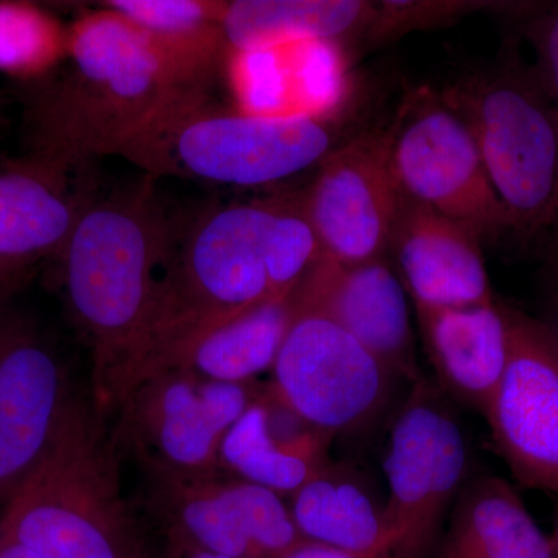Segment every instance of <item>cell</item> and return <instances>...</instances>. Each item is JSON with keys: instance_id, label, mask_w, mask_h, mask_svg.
I'll list each match as a JSON object with an SVG mask.
<instances>
[{"instance_id": "1", "label": "cell", "mask_w": 558, "mask_h": 558, "mask_svg": "<svg viewBox=\"0 0 558 558\" xmlns=\"http://www.w3.org/2000/svg\"><path fill=\"white\" fill-rule=\"evenodd\" d=\"M171 236L145 182L92 202L62 248L65 296L90 349V402L105 421L138 379Z\"/></svg>"}, {"instance_id": "2", "label": "cell", "mask_w": 558, "mask_h": 558, "mask_svg": "<svg viewBox=\"0 0 558 558\" xmlns=\"http://www.w3.org/2000/svg\"><path fill=\"white\" fill-rule=\"evenodd\" d=\"M68 65L31 105L32 153L72 165L117 156L157 113L207 92L182 75L116 11L101 7L69 25Z\"/></svg>"}, {"instance_id": "3", "label": "cell", "mask_w": 558, "mask_h": 558, "mask_svg": "<svg viewBox=\"0 0 558 558\" xmlns=\"http://www.w3.org/2000/svg\"><path fill=\"white\" fill-rule=\"evenodd\" d=\"M108 422L73 396L49 453L0 517L3 538L36 558L160 556L123 494Z\"/></svg>"}, {"instance_id": "4", "label": "cell", "mask_w": 558, "mask_h": 558, "mask_svg": "<svg viewBox=\"0 0 558 558\" xmlns=\"http://www.w3.org/2000/svg\"><path fill=\"white\" fill-rule=\"evenodd\" d=\"M275 208L270 201L209 209L171 236L137 380L178 365L205 332L274 296L266 240Z\"/></svg>"}, {"instance_id": "5", "label": "cell", "mask_w": 558, "mask_h": 558, "mask_svg": "<svg viewBox=\"0 0 558 558\" xmlns=\"http://www.w3.org/2000/svg\"><path fill=\"white\" fill-rule=\"evenodd\" d=\"M329 117L253 116L209 101L208 92L172 102L117 156L149 174L219 185L260 186L318 165L333 149Z\"/></svg>"}, {"instance_id": "6", "label": "cell", "mask_w": 558, "mask_h": 558, "mask_svg": "<svg viewBox=\"0 0 558 558\" xmlns=\"http://www.w3.org/2000/svg\"><path fill=\"white\" fill-rule=\"evenodd\" d=\"M508 57L459 80L442 98L468 123L510 233L527 245L558 226V112L534 65Z\"/></svg>"}, {"instance_id": "7", "label": "cell", "mask_w": 558, "mask_h": 558, "mask_svg": "<svg viewBox=\"0 0 558 558\" xmlns=\"http://www.w3.org/2000/svg\"><path fill=\"white\" fill-rule=\"evenodd\" d=\"M255 381L222 384L183 366L135 381L109 428L117 453L140 470L204 475L222 472L220 446L260 392Z\"/></svg>"}, {"instance_id": "8", "label": "cell", "mask_w": 558, "mask_h": 558, "mask_svg": "<svg viewBox=\"0 0 558 558\" xmlns=\"http://www.w3.org/2000/svg\"><path fill=\"white\" fill-rule=\"evenodd\" d=\"M143 501L171 558L197 549L231 558H282L306 542L281 495L222 472L140 470Z\"/></svg>"}, {"instance_id": "9", "label": "cell", "mask_w": 558, "mask_h": 558, "mask_svg": "<svg viewBox=\"0 0 558 558\" xmlns=\"http://www.w3.org/2000/svg\"><path fill=\"white\" fill-rule=\"evenodd\" d=\"M468 449L453 410L435 385L414 381L391 427L384 472L395 558H428L464 486Z\"/></svg>"}, {"instance_id": "10", "label": "cell", "mask_w": 558, "mask_h": 558, "mask_svg": "<svg viewBox=\"0 0 558 558\" xmlns=\"http://www.w3.org/2000/svg\"><path fill=\"white\" fill-rule=\"evenodd\" d=\"M391 160L407 199L464 223L483 241L512 231L478 143L442 95L421 89L403 102L395 121Z\"/></svg>"}, {"instance_id": "11", "label": "cell", "mask_w": 558, "mask_h": 558, "mask_svg": "<svg viewBox=\"0 0 558 558\" xmlns=\"http://www.w3.org/2000/svg\"><path fill=\"white\" fill-rule=\"evenodd\" d=\"M271 369L275 395L330 436L368 425L396 377L347 330L315 312H296Z\"/></svg>"}, {"instance_id": "12", "label": "cell", "mask_w": 558, "mask_h": 558, "mask_svg": "<svg viewBox=\"0 0 558 558\" xmlns=\"http://www.w3.org/2000/svg\"><path fill=\"white\" fill-rule=\"evenodd\" d=\"M395 123L369 131L330 150L301 207L322 245L341 264L388 256L389 238L402 201L392 171Z\"/></svg>"}, {"instance_id": "13", "label": "cell", "mask_w": 558, "mask_h": 558, "mask_svg": "<svg viewBox=\"0 0 558 558\" xmlns=\"http://www.w3.org/2000/svg\"><path fill=\"white\" fill-rule=\"evenodd\" d=\"M502 312L508 365L484 416L520 483L558 497V348L538 318Z\"/></svg>"}, {"instance_id": "14", "label": "cell", "mask_w": 558, "mask_h": 558, "mask_svg": "<svg viewBox=\"0 0 558 558\" xmlns=\"http://www.w3.org/2000/svg\"><path fill=\"white\" fill-rule=\"evenodd\" d=\"M73 395L53 348L31 322H0V501L35 472Z\"/></svg>"}, {"instance_id": "15", "label": "cell", "mask_w": 558, "mask_h": 558, "mask_svg": "<svg viewBox=\"0 0 558 558\" xmlns=\"http://www.w3.org/2000/svg\"><path fill=\"white\" fill-rule=\"evenodd\" d=\"M293 295L296 312L329 318L395 376L418 379L409 293L388 256L341 264L322 253Z\"/></svg>"}, {"instance_id": "16", "label": "cell", "mask_w": 558, "mask_h": 558, "mask_svg": "<svg viewBox=\"0 0 558 558\" xmlns=\"http://www.w3.org/2000/svg\"><path fill=\"white\" fill-rule=\"evenodd\" d=\"M92 165L31 153L0 168V260L28 270L61 255L70 234L97 199Z\"/></svg>"}, {"instance_id": "17", "label": "cell", "mask_w": 558, "mask_h": 558, "mask_svg": "<svg viewBox=\"0 0 558 558\" xmlns=\"http://www.w3.org/2000/svg\"><path fill=\"white\" fill-rule=\"evenodd\" d=\"M483 238L475 230L402 196L388 259L414 306L494 303Z\"/></svg>"}, {"instance_id": "18", "label": "cell", "mask_w": 558, "mask_h": 558, "mask_svg": "<svg viewBox=\"0 0 558 558\" xmlns=\"http://www.w3.org/2000/svg\"><path fill=\"white\" fill-rule=\"evenodd\" d=\"M332 439L286 405L274 389L263 388L227 432L220 465L236 478L293 495L328 464Z\"/></svg>"}, {"instance_id": "19", "label": "cell", "mask_w": 558, "mask_h": 558, "mask_svg": "<svg viewBox=\"0 0 558 558\" xmlns=\"http://www.w3.org/2000/svg\"><path fill=\"white\" fill-rule=\"evenodd\" d=\"M414 307L440 387L470 409L486 414L508 365L502 303Z\"/></svg>"}, {"instance_id": "20", "label": "cell", "mask_w": 558, "mask_h": 558, "mask_svg": "<svg viewBox=\"0 0 558 558\" xmlns=\"http://www.w3.org/2000/svg\"><path fill=\"white\" fill-rule=\"evenodd\" d=\"M290 512L307 542L362 558H395L385 502L352 469L328 462L293 494Z\"/></svg>"}, {"instance_id": "21", "label": "cell", "mask_w": 558, "mask_h": 558, "mask_svg": "<svg viewBox=\"0 0 558 558\" xmlns=\"http://www.w3.org/2000/svg\"><path fill=\"white\" fill-rule=\"evenodd\" d=\"M440 558H553V543L508 481L481 476L459 492Z\"/></svg>"}, {"instance_id": "22", "label": "cell", "mask_w": 558, "mask_h": 558, "mask_svg": "<svg viewBox=\"0 0 558 558\" xmlns=\"http://www.w3.org/2000/svg\"><path fill=\"white\" fill-rule=\"evenodd\" d=\"M377 2L365 0H234L222 17L226 53L277 49L300 40H339L366 33Z\"/></svg>"}, {"instance_id": "23", "label": "cell", "mask_w": 558, "mask_h": 558, "mask_svg": "<svg viewBox=\"0 0 558 558\" xmlns=\"http://www.w3.org/2000/svg\"><path fill=\"white\" fill-rule=\"evenodd\" d=\"M150 46L185 78L208 87L213 72L226 60L220 0H108Z\"/></svg>"}, {"instance_id": "24", "label": "cell", "mask_w": 558, "mask_h": 558, "mask_svg": "<svg viewBox=\"0 0 558 558\" xmlns=\"http://www.w3.org/2000/svg\"><path fill=\"white\" fill-rule=\"evenodd\" d=\"M293 290L270 296L208 330L186 349L175 366L222 384H250L264 371L274 368L279 349L295 322Z\"/></svg>"}, {"instance_id": "25", "label": "cell", "mask_w": 558, "mask_h": 558, "mask_svg": "<svg viewBox=\"0 0 558 558\" xmlns=\"http://www.w3.org/2000/svg\"><path fill=\"white\" fill-rule=\"evenodd\" d=\"M69 27L25 0H0V73L43 81L68 58Z\"/></svg>"}, {"instance_id": "26", "label": "cell", "mask_w": 558, "mask_h": 558, "mask_svg": "<svg viewBox=\"0 0 558 558\" xmlns=\"http://www.w3.org/2000/svg\"><path fill=\"white\" fill-rule=\"evenodd\" d=\"M223 62L230 89L242 112L266 117L296 113L282 47L229 51Z\"/></svg>"}, {"instance_id": "27", "label": "cell", "mask_w": 558, "mask_h": 558, "mask_svg": "<svg viewBox=\"0 0 558 558\" xmlns=\"http://www.w3.org/2000/svg\"><path fill=\"white\" fill-rule=\"evenodd\" d=\"M333 40L310 39L282 46L296 113L329 117L344 89V69Z\"/></svg>"}, {"instance_id": "28", "label": "cell", "mask_w": 558, "mask_h": 558, "mask_svg": "<svg viewBox=\"0 0 558 558\" xmlns=\"http://www.w3.org/2000/svg\"><path fill=\"white\" fill-rule=\"evenodd\" d=\"M322 255L314 227L299 204H279L266 240V267L271 295H286L300 284Z\"/></svg>"}, {"instance_id": "29", "label": "cell", "mask_w": 558, "mask_h": 558, "mask_svg": "<svg viewBox=\"0 0 558 558\" xmlns=\"http://www.w3.org/2000/svg\"><path fill=\"white\" fill-rule=\"evenodd\" d=\"M523 33L535 53V73L558 112V5L538 7L524 17Z\"/></svg>"}, {"instance_id": "30", "label": "cell", "mask_w": 558, "mask_h": 558, "mask_svg": "<svg viewBox=\"0 0 558 558\" xmlns=\"http://www.w3.org/2000/svg\"><path fill=\"white\" fill-rule=\"evenodd\" d=\"M543 244V290L545 314L538 318L558 348V226L545 238Z\"/></svg>"}, {"instance_id": "31", "label": "cell", "mask_w": 558, "mask_h": 558, "mask_svg": "<svg viewBox=\"0 0 558 558\" xmlns=\"http://www.w3.org/2000/svg\"><path fill=\"white\" fill-rule=\"evenodd\" d=\"M282 558H362L314 542H303Z\"/></svg>"}, {"instance_id": "32", "label": "cell", "mask_w": 558, "mask_h": 558, "mask_svg": "<svg viewBox=\"0 0 558 558\" xmlns=\"http://www.w3.org/2000/svg\"><path fill=\"white\" fill-rule=\"evenodd\" d=\"M24 269L9 266V264L0 260V306L5 303L7 299L13 293V290L21 284L22 279L25 278Z\"/></svg>"}, {"instance_id": "33", "label": "cell", "mask_w": 558, "mask_h": 558, "mask_svg": "<svg viewBox=\"0 0 558 558\" xmlns=\"http://www.w3.org/2000/svg\"><path fill=\"white\" fill-rule=\"evenodd\" d=\"M0 558H36L33 556L31 550L25 549L24 546L17 545V543L10 542V539L3 538V546L0 549Z\"/></svg>"}, {"instance_id": "34", "label": "cell", "mask_w": 558, "mask_h": 558, "mask_svg": "<svg viewBox=\"0 0 558 558\" xmlns=\"http://www.w3.org/2000/svg\"><path fill=\"white\" fill-rule=\"evenodd\" d=\"M178 558H231L226 556H218V554L205 553V550L189 549L183 550Z\"/></svg>"}, {"instance_id": "35", "label": "cell", "mask_w": 558, "mask_h": 558, "mask_svg": "<svg viewBox=\"0 0 558 558\" xmlns=\"http://www.w3.org/2000/svg\"><path fill=\"white\" fill-rule=\"evenodd\" d=\"M550 542H553V558H558V521L554 534L550 535Z\"/></svg>"}, {"instance_id": "36", "label": "cell", "mask_w": 558, "mask_h": 558, "mask_svg": "<svg viewBox=\"0 0 558 558\" xmlns=\"http://www.w3.org/2000/svg\"><path fill=\"white\" fill-rule=\"evenodd\" d=\"M3 546V532H2V524H0V549H2Z\"/></svg>"}]
</instances>
